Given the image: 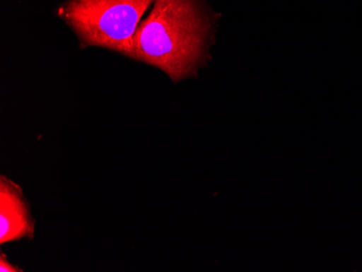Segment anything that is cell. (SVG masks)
Returning <instances> with one entry per match:
<instances>
[{
    "instance_id": "3",
    "label": "cell",
    "mask_w": 362,
    "mask_h": 272,
    "mask_svg": "<svg viewBox=\"0 0 362 272\" xmlns=\"http://www.w3.org/2000/svg\"><path fill=\"white\" fill-rule=\"evenodd\" d=\"M34 235V221L22 189L6 177L0 180V243Z\"/></svg>"
},
{
    "instance_id": "4",
    "label": "cell",
    "mask_w": 362,
    "mask_h": 272,
    "mask_svg": "<svg viewBox=\"0 0 362 272\" xmlns=\"http://www.w3.org/2000/svg\"><path fill=\"white\" fill-rule=\"evenodd\" d=\"M0 271L1 272H18L22 271L19 268H16V266L11 265L6 259L5 254H1L0 257Z\"/></svg>"
},
{
    "instance_id": "1",
    "label": "cell",
    "mask_w": 362,
    "mask_h": 272,
    "mask_svg": "<svg viewBox=\"0 0 362 272\" xmlns=\"http://www.w3.org/2000/svg\"><path fill=\"white\" fill-rule=\"evenodd\" d=\"M149 17L138 25L126 56L165 72L180 82L206 60L211 18L203 0H154Z\"/></svg>"
},
{
    "instance_id": "2",
    "label": "cell",
    "mask_w": 362,
    "mask_h": 272,
    "mask_svg": "<svg viewBox=\"0 0 362 272\" xmlns=\"http://www.w3.org/2000/svg\"><path fill=\"white\" fill-rule=\"evenodd\" d=\"M153 0H70L63 17L85 46L126 54L140 20Z\"/></svg>"
}]
</instances>
